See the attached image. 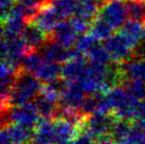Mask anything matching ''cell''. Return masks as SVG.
I'll return each mask as SVG.
<instances>
[{
  "mask_svg": "<svg viewBox=\"0 0 145 144\" xmlns=\"http://www.w3.org/2000/svg\"><path fill=\"white\" fill-rule=\"evenodd\" d=\"M61 69L63 67H61L59 64L46 60L34 75L40 82L46 84V83H50L53 81L59 80L61 77Z\"/></svg>",
  "mask_w": 145,
  "mask_h": 144,
  "instance_id": "obj_17",
  "label": "cell"
},
{
  "mask_svg": "<svg viewBox=\"0 0 145 144\" xmlns=\"http://www.w3.org/2000/svg\"><path fill=\"white\" fill-rule=\"evenodd\" d=\"M21 37L30 51L39 50L50 38L33 24H27L24 32L21 34Z\"/></svg>",
  "mask_w": 145,
  "mask_h": 144,
  "instance_id": "obj_16",
  "label": "cell"
},
{
  "mask_svg": "<svg viewBox=\"0 0 145 144\" xmlns=\"http://www.w3.org/2000/svg\"><path fill=\"white\" fill-rule=\"evenodd\" d=\"M2 60L20 66L24 56L30 51L20 36H2Z\"/></svg>",
  "mask_w": 145,
  "mask_h": 144,
  "instance_id": "obj_6",
  "label": "cell"
},
{
  "mask_svg": "<svg viewBox=\"0 0 145 144\" xmlns=\"http://www.w3.org/2000/svg\"><path fill=\"white\" fill-rule=\"evenodd\" d=\"M27 22L21 18L8 17L2 20V36H20Z\"/></svg>",
  "mask_w": 145,
  "mask_h": 144,
  "instance_id": "obj_21",
  "label": "cell"
},
{
  "mask_svg": "<svg viewBox=\"0 0 145 144\" xmlns=\"http://www.w3.org/2000/svg\"><path fill=\"white\" fill-rule=\"evenodd\" d=\"M41 55L44 57V60L52 63H67L72 60L73 57V49H66L59 46L58 44L54 43L51 38L41 47L39 50Z\"/></svg>",
  "mask_w": 145,
  "mask_h": 144,
  "instance_id": "obj_11",
  "label": "cell"
},
{
  "mask_svg": "<svg viewBox=\"0 0 145 144\" xmlns=\"http://www.w3.org/2000/svg\"><path fill=\"white\" fill-rule=\"evenodd\" d=\"M33 103H34L37 111H38V113H39V116L41 118L54 120L57 107H58L57 103H54L52 101H50L42 94H39L37 96L36 99L33 101Z\"/></svg>",
  "mask_w": 145,
  "mask_h": 144,
  "instance_id": "obj_19",
  "label": "cell"
},
{
  "mask_svg": "<svg viewBox=\"0 0 145 144\" xmlns=\"http://www.w3.org/2000/svg\"><path fill=\"white\" fill-rule=\"evenodd\" d=\"M143 30L144 27L140 21L127 20L120 29L119 34L124 38L133 49H137L143 41Z\"/></svg>",
  "mask_w": 145,
  "mask_h": 144,
  "instance_id": "obj_14",
  "label": "cell"
},
{
  "mask_svg": "<svg viewBox=\"0 0 145 144\" xmlns=\"http://www.w3.org/2000/svg\"><path fill=\"white\" fill-rule=\"evenodd\" d=\"M89 31L90 34L97 40H106L111 35H113V29L100 16H97L90 24Z\"/></svg>",
  "mask_w": 145,
  "mask_h": 144,
  "instance_id": "obj_20",
  "label": "cell"
},
{
  "mask_svg": "<svg viewBox=\"0 0 145 144\" xmlns=\"http://www.w3.org/2000/svg\"><path fill=\"white\" fill-rule=\"evenodd\" d=\"M42 84L36 76L21 70L17 74L12 92L8 100V106H22L32 103L40 94Z\"/></svg>",
  "mask_w": 145,
  "mask_h": 144,
  "instance_id": "obj_1",
  "label": "cell"
},
{
  "mask_svg": "<svg viewBox=\"0 0 145 144\" xmlns=\"http://www.w3.org/2000/svg\"><path fill=\"white\" fill-rule=\"evenodd\" d=\"M95 144H114V140L110 136H104L97 139Z\"/></svg>",
  "mask_w": 145,
  "mask_h": 144,
  "instance_id": "obj_31",
  "label": "cell"
},
{
  "mask_svg": "<svg viewBox=\"0 0 145 144\" xmlns=\"http://www.w3.org/2000/svg\"><path fill=\"white\" fill-rule=\"evenodd\" d=\"M97 41H100V40L94 38L91 34H84V35H81L77 38L75 49H76L77 51H80L86 57L87 53L89 52V50L92 48Z\"/></svg>",
  "mask_w": 145,
  "mask_h": 144,
  "instance_id": "obj_27",
  "label": "cell"
},
{
  "mask_svg": "<svg viewBox=\"0 0 145 144\" xmlns=\"http://www.w3.org/2000/svg\"><path fill=\"white\" fill-rule=\"evenodd\" d=\"M54 121V134L56 138V143L58 142H72L80 134L81 129L73 122L64 119H56Z\"/></svg>",
  "mask_w": 145,
  "mask_h": 144,
  "instance_id": "obj_15",
  "label": "cell"
},
{
  "mask_svg": "<svg viewBox=\"0 0 145 144\" xmlns=\"http://www.w3.org/2000/svg\"><path fill=\"white\" fill-rule=\"evenodd\" d=\"M16 2H17V0H0V3H1V11H2L1 15H2V16L5 15Z\"/></svg>",
  "mask_w": 145,
  "mask_h": 144,
  "instance_id": "obj_30",
  "label": "cell"
},
{
  "mask_svg": "<svg viewBox=\"0 0 145 144\" xmlns=\"http://www.w3.org/2000/svg\"><path fill=\"white\" fill-rule=\"evenodd\" d=\"M1 111L2 125L16 124L35 129L40 120V116L33 102L22 106H11Z\"/></svg>",
  "mask_w": 145,
  "mask_h": 144,
  "instance_id": "obj_3",
  "label": "cell"
},
{
  "mask_svg": "<svg viewBox=\"0 0 145 144\" xmlns=\"http://www.w3.org/2000/svg\"><path fill=\"white\" fill-rule=\"evenodd\" d=\"M77 0H51V5L61 20H67L74 16L76 11Z\"/></svg>",
  "mask_w": 145,
  "mask_h": 144,
  "instance_id": "obj_22",
  "label": "cell"
},
{
  "mask_svg": "<svg viewBox=\"0 0 145 144\" xmlns=\"http://www.w3.org/2000/svg\"><path fill=\"white\" fill-rule=\"evenodd\" d=\"M71 144H95V139H93L92 137L89 136L86 132H80Z\"/></svg>",
  "mask_w": 145,
  "mask_h": 144,
  "instance_id": "obj_29",
  "label": "cell"
},
{
  "mask_svg": "<svg viewBox=\"0 0 145 144\" xmlns=\"http://www.w3.org/2000/svg\"><path fill=\"white\" fill-rule=\"evenodd\" d=\"M86 56L88 57L90 62L97 63V64L109 65V63L111 62V58H110L108 52L106 51L104 45L100 44V41H97V44L89 50V52L87 53Z\"/></svg>",
  "mask_w": 145,
  "mask_h": 144,
  "instance_id": "obj_24",
  "label": "cell"
},
{
  "mask_svg": "<svg viewBox=\"0 0 145 144\" xmlns=\"http://www.w3.org/2000/svg\"><path fill=\"white\" fill-rule=\"evenodd\" d=\"M44 62V57L38 50H31L24 56L21 60V69L29 73L35 74Z\"/></svg>",
  "mask_w": 145,
  "mask_h": 144,
  "instance_id": "obj_18",
  "label": "cell"
},
{
  "mask_svg": "<svg viewBox=\"0 0 145 144\" xmlns=\"http://www.w3.org/2000/svg\"><path fill=\"white\" fill-rule=\"evenodd\" d=\"M123 83L125 81L145 82V57L133 56L129 60L119 64Z\"/></svg>",
  "mask_w": 145,
  "mask_h": 144,
  "instance_id": "obj_9",
  "label": "cell"
},
{
  "mask_svg": "<svg viewBox=\"0 0 145 144\" xmlns=\"http://www.w3.org/2000/svg\"><path fill=\"white\" fill-rule=\"evenodd\" d=\"M99 16L103 18L113 30L121 29L128 16L126 3L123 0H106L101 5Z\"/></svg>",
  "mask_w": 145,
  "mask_h": 144,
  "instance_id": "obj_4",
  "label": "cell"
},
{
  "mask_svg": "<svg viewBox=\"0 0 145 144\" xmlns=\"http://www.w3.org/2000/svg\"><path fill=\"white\" fill-rule=\"evenodd\" d=\"M144 22H145V18H144Z\"/></svg>",
  "mask_w": 145,
  "mask_h": 144,
  "instance_id": "obj_33",
  "label": "cell"
},
{
  "mask_svg": "<svg viewBox=\"0 0 145 144\" xmlns=\"http://www.w3.org/2000/svg\"><path fill=\"white\" fill-rule=\"evenodd\" d=\"M86 96L87 94L76 83L66 82L65 89L61 93V98L59 101V105L74 111L81 112L82 105L84 103Z\"/></svg>",
  "mask_w": 145,
  "mask_h": 144,
  "instance_id": "obj_8",
  "label": "cell"
},
{
  "mask_svg": "<svg viewBox=\"0 0 145 144\" xmlns=\"http://www.w3.org/2000/svg\"><path fill=\"white\" fill-rule=\"evenodd\" d=\"M61 21H63L61 18L58 16V14L55 12L52 5L49 4L38 13V15L35 17L32 24L36 26L39 30H41L47 36L51 37L53 32L57 28V26L61 24Z\"/></svg>",
  "mask_w": 145,
  "mask_h": 144,
  "instance_id": "obj_10",
  "label": "cell"
},
{
  "mask_svg": "<svg viewBox=\"0 0 145 144\" xmlns=\"http://www.w3.org/2000/svg\"><path fill=\"white\" fill-rule=\"evenodd\" d=\"M104 47L114 64H121L133 56V49L119 33L105 40Z\"/></svg>",
  "mask_w": 145,
  "mask_h": 144,
  "instance_id": "obj_7",
  "label": "cell"
},
{
  "mask_svg": "<svg viewBox=\"0 0 145 144\" xmlns=\"http://www.w3.org/2000/svg\"><path fill=\"white\" fill-rule=\"evenodd\" d=\"M105 96L112 109V116L116 119L129 122L135 120L140 101L135 99L124 86L119 85L112 87L105 93Z\"/></svg>",
  "mask_w": 145,
  "mask_h": 144,
  "instance_id": "obj_2",
  "label": "cell"
},
{
  "mask_svg": "<svg viewBox=\"0 0 145 144\" xmlns=\"http://www.w3.org/2000/svg\"><path fill=\"white\" fill-rule=\"evenodd\" d=\"M114 117L110 115H91L85 118L84 123L81 126V132L88 134L93 139L109 136L112 127Z\"/></svg>",
  "mask_w": 145,
  "mask_h": 144,
  "instance_id": "obj_5",
  "label": "cell"
},
{
  "mask_svg": "<svg viewBox=\"0 0 145 144\" xmlns=\"http://www.w3.org/2000/svg\"><path fill=\"white\" fill-rule=\"evenodd\" d=\"M70 22L77 35H84L90 29V22H87L86 20H83L78 17H73L72 19L70 20Z\"/></svg>",
  "mask_w": 145,
  "mask_h": 144,
  "instance_id": "obj_28",
  "label": "cell"
},
{
  "mask_svg": "<svg viewBox=\"0 0 145 144\" xmlns=\"http://www.w3.org/2000/svg\"><path fill=\"white\" fill-rule=\"evenodd\" d=\"M51 39L66 49H72L77 41V34L74 31L72 24L68 20H63L53 32Z\"/></svg>",
  "mask_w": 145,
  "mask_h": 144,
  "instance_id": "obj_12",
  "label": "cell"
},
{
  "mask_svg": "<svg viewBox=\"0 0 145 144\" xmlns=\"http://www.w3.org/2000/svg\"><path fill=\"white\" fill-rule=\"evenodd\" d=\"M131 127H133V123H130L129 121L114 119L109 136L111 137L114 141H120V140L127 139L129 134H130Z\"/></svg>",
  "mask_w": 145,
  "mask_h": 144,
  "instance_id": "obj_23",
  "label": "cell"
},
{
  "mask_svg": "<svg viewBox=\"0 0 145 144\" xmlns=\"http://www.w3.org/2000/svg\"><path fill=\"white\" fill-rule=\"evenodd\" d=\"M123 86L138 101H145V82L143 81H125Z\"/></svg>",
  "mask_w": 145,
  "mask_h": 144,
  "instance_id": "obj_26",
  "label": "cell"
},
{
  "mask_svg": "<svg viewBox=\"0 0 145 144\" xmlns=\"http://www.w3.org/2000/svg\"><path fill=\"white\" fill-rule=\"evenodd\" d=\"M1 134L8 138L11 144H29L33 139L34 129L16 124L2 125Z\"/></svg>",
  "mask_w": 145,
  "mask_h": 144,
  "instance_id": "obj_13",
  "label": "cell"
},
{
  "mask_svg": "<svg viewBox=\"0 0 145 144\" xmlns=\"http://www.w3.org/2000/svg\"><path fill=\"white\" fill-rule=\"evenodd\" d=\"M133 144H145V139H142V140L138 141V142H135Z\"/></svg>",
  "mask_w": 145,
  "mask_h": 144,
  "instance_id": "obj_32",
  "label": "cell"
},
{
  "mask_svg": "<svg viewBox=\"0 0 145 144\" xmlns=\"http://www.w3.org/2000/svg\"><path fill=\"white\" fill-rule=\"evenodd\" d=\"M128 17L131 20L144 21L145 18V0H128L126 2Z\"/></svg>",
  "mask_w": 145,
  "mask_h": 144,
  "instance_id": "obj_25",
  "label": "cell"
}]
</instances>
